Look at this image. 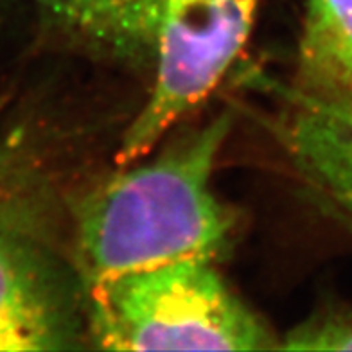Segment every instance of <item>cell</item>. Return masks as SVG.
<instances>
[{
	"label": "cell",
	"mask_w": 352,
	"mask_h": 352,
	"mask_svg": "<svg viewBox=\"0 0 352 352\" xmlns=\"http://www.w3.org/2000/svg\"><path fill=\"white\" fill-rule=\"evenodd\" d=\"M230 130V113L223 111L78 199L72 230L85 287L173 261L227 254L236 218L216 198L210 178Z\"/></svg>",
	"instance_id": "1"
},
{
	"label": "cell",
	"mask_w": 352,
	"mask_h": 352,
	"mask_svg": "<svg viewBox=\"0 0 352 352\" xmlns=\"http://www.w3.org/2000/svg\"><path fill=\"white\" fill-rule=\"evenodd\" d=\"M216 261L182 259L85 287L88 342L104 351H270L278 340Z\"/></svg>",
	"instance_id": "2"
},
{
	"label": "cell",
	"mask_w": 352,
	"mask_h": 352,
	"mask_svg": "<svg viewBox=\"0 0 352 352\" xmlns=\"http://www.w3.org/2000/svg\"><path fill=\"white\" fill-rule=\"evenodd\" d=\"M259 0H160L153 87L117 151L130 166L149 155L209 98L246 45Z\"/></svg>",
	"instance_id": "3"
},
{
	"label": "cell",
	"mask_w": 352,
	"mask_h": 352,
	"mask_svg": "<svg viewBox=\"0 0 352 352\" xmlns=\"http://www.w3.org/2000/svg\"><path fill=\"white\" fill-rule=\"evenodd\" d=\"M49 210H0V352L87 347L85 284L49 239Z\"/></svg>",
	"instance_id": "4"
},
{
	"label": "cell",
	"mask_w": 352,
	"mask_h": 352,
	"mask_svg": "<svg viewBox=\"0 0 352 352\" xmlns=\"http://www.w3.org/2000/svg\"><path fill=\"white\" fill-rule=\"evenodd\" d=\"M43 28L76 51L133 69L153 67L160 0H33Z\"/></svg>",
	"instance_id": "5"
},
{
	"label": "cell",
	"mask_w": 352,
	"mask_h": 352,
	"mask_svg": "<svg viewBox=\"0 0 352 352\" xmlns=\"http://www.w3.org/2000/svg\"><path fill=\"white\" fill-rule=\"evenodd\" d=\"M284 94L287 151L318 204L352 234V108Z\"/></svg>",
	"instance_id": "6"
},
{
	"label": "cell",
	"mask_w": 352,
	"mask_h": 352,
	"mask_svg": "<svg viewBox=\"0 0 352 352\" xmlns=\"http://www.w3.org/2000/svg\"><path fill=\"white\" fill-rule=\"evenodd\" d=\"M286 92L352 108V0H304L295 79Z\"/></svg>",
	"instance_id": "7"
},
{
	"label": "cell",
	"mask_w": 352,
	"mask_h": 352,
	"mask_svg": "<svg viewBox=\"0 0 352 352\" xmlns=\"http://www.w3.org/2000/svg\"><path fill=\"white\" fill-rule=\"evenodd\" d=\"M51 209L47 176L33 149L16 137L0 135V210Z\"/></svg>",
	"instance_id": "8"
},
{
	"label": "cell",
	"mask_w": 352,
	"mask_h": 352,
	"mask_svg": "<svg viewBox=\"0 0 352 352\" xmlns=\"http://www.w3.org/2000/svg\"><path fill=\"white\" fill-rule=\"evenodd\" d=\"M286 351H352V311L325 309L297 325L278 342Z\"/></svg>",
	"instance_id": "9"
}]
</instances>
